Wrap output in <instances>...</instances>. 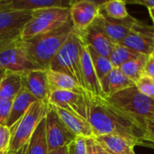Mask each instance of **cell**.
<instances>
[{
  "label": "cell",
  "instance_id": "obj_13",
  "mask_svg": "<svg viewBox=\"0 0 154 154\" xmlns=\"http://www.w3.org/2000/svg\"><path fill=\"white\" fill-rule=\"evenodd\" d=\"M77 33L84 45L91 48L98 54L109 58L116 44L99 27L92 23L85 31Z\"/></svg>",
  "mask_w": 154,
  "mask_h": 154
},
{
  "label": "cell",
  "instance_id": "obj_11",
  "mask_svg": "<svg viewBox=\"0 0 154 154\" xmlns=\"http://www.w3.org/2000/svg\"><path fill=\"white\" fill-rule=\"evenodd\" d=\"M137 22L138 20L132 15H129L123 20H115L106 17L99 11V14L94 21L93 24L99 27L115 44H121L132 27Z\"/></svg>",
  "mask_w": 154,
  "mask_h": 154
},
{
  "label": "cell",
  "instance_id": "obj_19",
  "mask_svg": "<svg viewBox=\"0 0 154 154\" xmlns=\"http://www.w3.org/2000/svg\"><path fill=\"white\" fill-rule=\"evenodd\" d=\"M38 101L29 91L22 89L12 102V109L6 126L12 128L26 114L33 103Z\"/></svg>",
  "mask_w": 154,
  "mask_h": 154
},
{
  "label": "cell",
  "instance_id": "obj_16",
  "mask_svg": "<svg viewBox=\"0 0 154 154\" xmlns=\"http://www.w3.org/2000/svg\"><path fill=\"white\" fill-rule=\"evenodd\" d=\"M32 18V12L0 8V34L22 31Z\"/></svg>",
  "mask_w": 154,
  "mask_h": 154
},
{
  "label": "cell",
  "instance_id": "obj_18",
  "mask_svg": "<svg viewBox=\"0 0 154 154\" xmlns=\"http://www.w3.org/2000/svg\"><path fill=\"white\" fill-rule=\"evenodd\" d=\"M51 106L55 109V111L57 112L62 122L65 124V125L69 128V130L71 131L76 136H82L85 138L95 137L92 128L88 120L79 117L73 114H70L60 107L53 106Z\"/></svg>",
  "mask_w": 154,
  "mask_h": 154
},
{
  "label": "cell",
  "instance_id": "obj_10",
  "mask_svg": "<svg viewBox=\"0 0 154 154\" xmlns=\"http://www.w3.org/2000/svg\"><path fill=\"white\" fill-rule=\"evenodd\" d=\"M85 93L57 90L51 92L49 105L60 107L70 114L87 119V101Z\"/></svg>",
  "mask_w": 154,
  "mask_h": 154
},
{
  "label": "cell",
  "instance_id": "obj_1",
  "mask_svg": "<svg viewBox=\"0 0 154 154\" xmlns=\"http://www.w3.org/2000/svg\"><path fill=\"white\" fill-rule=\"evenodd\" d=\"M87 119L94 136L117 134L143 145L146 137L145 123L117 108L106 98L86 92Z\"/></svg>",
  "mask_w": 154,
  "mask_h": 154
},
{
  "label": "cell",
  "instance_id": "obj_4",
  "mask_svg": "<svg viewBox=\"0 0 154 154\" xmlns=\"http://www.w3.org/2000/svg\"><path fill=\"white\" fill-rule=\"evenodd\" d=\"M106 99L144 123L146 119L154 120V99L140 93L135 86L119 91Z\"/></svg>",
  "mask_w": 154,
  "mask_h": 154
},
{
  "label": "cell",
  "instance_id": "obj_35",
  "mask_svg": "<svg viewBox=\"0 0 154 154\" xmlns=\"http://www.w3.org/2000/svg\"><path fill=\"white\" fill-rule=\"evenodd\" d=\"M87 154H98L95 138H87Z\"/></svg>",
  "mask_w": 154,
  "mask_h": 154
},
{
  "label": "cell",
  "instance_id": "obj_42",
  "mask_svg": "<svg viewBox=\"0 0 154 154\" xmlns=\"http://www.w3.org/2000/svg\"><path fill=\"white\" fill-rule=\"evenodd\" d=\"M0 154H8V151H5V152H1Z\"/></svg>",
  "mask_w": 154,
  "mask_h": 154
},
{
  "label": "cell",
  "instance_id": "obj_39",
  "mask_svg": "<svg viewBox=\"0 0 154 154\" xmlns=\"http://www.w3.org/2000/svg\"><path fill=\"white\" fill-rule=\"evenodd\" d=\"M97 152H98V154H110L108 153L105 149H103L97 143Z\"/></svg>",
  "mask_w": 154,
  "mask_h": 154
},
{
  "label": "cell",
  "instance_id": "obj_7",
  "mask_svg": "<svg viewBox=\"0 0 154 154\" xmlns=\"http://www.w3.org/2000/svg\"><path fill=\"white\" fill-rule=\"evenodd\" d=\"M21 40L0 53V67L5 71L16 73L42 69L29 58Z\"/></svg>",
  "mask_w": 154,
  "mask_h": 154
},
{
  "label": "cell",
  "instance_id": "obj_15",
  "mask_svg": "<svg viewBox=\"0 0 154 154\" xmlns=\"http://www.w3.org/2000/svg\"><path fill=\"white\" fill-rule=\"evenodd\" d=\"M81 70L85 86V91L92 96L105 98L88 47L84 44L81 50Z\"/></svg>",
  "mask_w": 154,
  "mask_h": 154
},
{
  "label": "cell",
  "instance_id": "obj_24",
  "mask_svg": "<svg viewBox=\"0 0 154 154\" xmlns=\"http://www.w3.org/2000/svg\"><path fill=\"white\" fill-rule=\"evenodd\" d=\"M88 50L89 55L91 57L93 66H94L96 74L97 76V79H98V81L100 83L101 89H102V87L105 84V82L107 79V76L109 75L111 70L114 69V67H113L109 58L104 57V56L98 54L97 52H96L94 50H92L89 47H88Z\"/></svg>",
  "mask_w": 154,
  "mask_h": 154
},
{
  "label": "cell",
  "instance_id": "obj_32",
  "mask_svg": "<svg viewBox=\"0 0 154 154\" xmlns=\"http://www.w3.org/2000/svg\"><path fill=\"white\" fill-rule=\"evenodd\" d=\"M12 132L6 125H0V152L8 151L11 142Z\"/></svg>",
  "mask_w": 154,
  "mask_h": 154
},
{
  "label": "cell",
  "instance_id": "obj_17",
  "mask_svg": "<svg viewBox=\"0 0 154 154\" xmlns=\"http://www.w3.org/2000/svg\"><path fill=\"white\" fill-rule=\"evenodd\" d=\"M94 138L110 154H134V147L138 145L133 140L117 134H106Z\"/></svg>",
  "mask_w": 154,
  "mask_h": 154
},
{
  "label": "cell",
  "instance_id": "obj_2",
  "mask_svg": "<svg viewBox=\"0 0 154 154\" xmlns=\"http://www.w3.org/2000/svg\"><path fill=\"white\" fill-rule=\"evenodd\" d=\"M73 31V24L69 20L53 31L28 40H21V43L29 58L42 69L48 70L52 59Z\"/></svg>",
  "mask_w": 154,
  "mask_h": 154
},
{
  "label": "cell",
  "instance_id": "obj_12",
  "mask_svg": "<svg viewBox=\"0 0 154 154\" xmlns=\"http://www.w3.org/2000/svg\"><path fill=\"white\" fill-rule=\"evenodd\" d=\"M23 88L29 91L38 101L49 104L51 91L48 85L47 70L34 69L21 73Z\"/></svg>",
  "mask_w": 154,
  "mask_h": 154
},
{
  "label": "cell",
  "instance_id": "obj_33",
  "mask_svg": "<svg viewBox=\"0 0 154 154\" xmlns=\"http://www.w3.org/2000/svg\"><path fill=\"white\" fill-rule=\"evenodd\" d=\"M145 130H146L145 142L152 143L154 144V120H150V119L145 120Z\"/></svg>",
  "mask_w": 154,
  "mask_h": 154
},
{
  "label": "cell",
  "instance_id": "obj_36",
  "mask_svg": "<svg viewBox=\"0 0 154 154\" xmlns=\"http://www.w3.org/2000/svg\"><path fill=\"white\" fill-rule=\"evenodd\" d=\"M128 3L144 5L147 8H154V0H133V1H129Z\"/></svg>",
  "mask_w": 154,
  "mask_h": 154
},
{
  "label": "cell",
  "instance_id": "obj_31",
  "mask_svg": "<svg viewBox=\"0 0 154 154\" xmlns=\"http://www.w3.org/2000/svg\"><path fill=\"white\" fill-rule=\"evenodd\" d=\"M12 102V100L0 98V125H6L11 114Z\"/></svg>",
  "mask_w": 154,
  "mask_h": 154
},
{
  "label": "cell",
  "instance_id": "obj_20",
  "mask_svg": "<svg viewBox=\"0 0 154 154\" xmlns=\"http://www.w3.org/2000/svg\"><path fill=\"white\" fill-rule=\"evenodd\" d=\"M134 86H135V84L125 75H124L119 68H114L107 76V79L102 87V92L104 97L107 98L119 91Z\"/></svg>",
  "mask_w": 154,
  "mask_h": 154
},
{
  "label": "cell",
  "instance_id": "obj_14",
  "mask_svg": "<svg viewBox=\"0 0 154 154\" xmlns=\"http://www.w3.org/2000/svg\"><path fill=\"white\" fill-rule=\"evenodd\" d=\"M70 3L68 0H4L0 1V8L32 12L49 7L69 8Z\"/></svg>",
  "mask_w": 154,
  "mask_h": 154
},
{
  "label": "cell",
  "instance_id": "obj_29",
  "mask_svg": "<svg viewBox=\"0 0 154 154\" xmlns=\"http://www.w3.org/2000/svg\"><path fill=\"white\" fill-rule=\"evenodd\" d=\"M22 31H14L0 34V53L21 40Z\"/></svg>",
  "mask_w": 154,
  "mask_h": 154
},
{
  "label": "cell",
  "instance_id": "obj_30",
  "mask_svg": "<svg viewBox=\"0 0 154 154\" xmlns=\"http://www.w3.org/2000/svg\"><path fill=\"white\" fill-rule=\"evenodd\" d=\"M69 154H87V138L77 136L68 146Z\"/></svg>",
  "mask_w": 154,
  "mask_h": 154
},
{
  "label": "cell",
  "instance_id": "obj_43",
  "mask_svg": "<svg viewBox=\"0 0 154 154\" xmlns=\"http://www.w3.org/2000/svg\"><path fill=\"white\" fill-rule=\"evenodd\" d=\"M152 56H153V57H154V51H153V52H152Z\"/></svg>",
  "mask_w": 154,
  "mask_h": 154
},
{
  "label": "cell",
  "instance_id": "obj_9",
  "mask_svg": "<svg viewBox=\"0 0 154 154\" xmlns=\"http://www.w3.org/2000/svg\"><path fill=\"white\" fill-rule=\"evenodd\" d=\"M100 4L101 2L90 0L71 1L69 6L70 20L76 32L85 31L94 23L99 14Z\"/></svg>",
  "mask_w": 154,
  "mask_h": 154
},
{
  "label": "cell",
  "instance_id": "obj_27",
  "mask_svg": "<svg viewBox=\"0 0 154 154\" xmlns=\"http://www.w3.org/2000/svg\"><path fill=\"white\" fill-rule=\"evenodd\" d=\"M141 54L126 48L122 44H116L109 56V60L114 68H120L123 64L137 58Z\"/></svg>",
  "mask_w": 154,
  "mask_h": 154
},
{
  "label": "cell",
  "instance_id": "obj_21",
  "mask_svg": "<svg viewBox=\"0 0 154 154\" xmlns=\"http://www.w3.org/2000/svg\"><path fill=\"white\" fill-rule=\"evenodd\" d=\"M47 79L48 85L51 92L57 90L72 91L77 93H85L86 91L79 87V85L69 76L53 71L51 69L47 70Z\"/></svg>",
  "mask_w": 154,
  "mask_h": 154
},
{
  "label": "cell",
  "instance_id": "obj_38",
  "mask_svg": "<svg viewBox=\"0 0 154 154\" xmlns=\"http://www.w3.org/2000/svg\"><path fill=\"white\" fill-rule=\"evenodd\" d=\"M14 154H28V143L23 146V148H21L18 152H16Z\"/></svg>",
  "mask_w": 154,
  "mask_h": 154
},
{
  "label": "cell",
  "instance_id": "obj_23",
  "mask_svg": "<svg viewBox=\"0 0 154 154\" xmlns=\"http://www.w3.org/2000/svg\"><path fill=\"white\" fill-rule=\"evenodd\" d=\"M45 118L39 124L28 143V154H48Z\"/></svg>",
  "mask_w": 154,
  "mask_h": 154
},
{
  "label": "cell",
  "instance_id": "obj_37",
  "mask_svg": "<svg viewBox=\"0 0 154 154\" xmlns=\"http://www.w3.org/2000/svg\"><path fill=\"white\" fill-rule=\"evenodd\" d=\"M48 154H69V153H68V150H67V146H66V147H62V148H60V149H57V150H54V151L49 152V153Z\"/></svg>",
  "mask_w": 154,
  "mask_h": 154
},
{
  "label": "cell",
  "instance_id": "obj_8",
  "mask_svg": "<svg viewBox=\"0 0 154 154\" xmlns=\"http://www.w3.org/2000/svg\"><path fill=\"white\" fill-rule=\"evenodd\" d=\"M143 55L151 56L154 51V28L138 20L121 43Z\"/></svg>",
  "mask_w": 154,
  "mask_h": 154
},
{
  "label": "cell",
  "instance_id": "obj_28",
  "mask_svg": "<svg viewBox=\"0 0 154 154\" xmlns=\"http://www.w3.org/2000/svg\"><path fill=\"white\" fill-rule=\"evenodd\" d=\"M137 90L143 95L154 99V79L143 75L135 83Z\"/></svg>",
  "mask_w": 154,
  "mask_h": 154
},
{
  "label": "cell",
  "instance_id": "obj_34",
  "mask_svg": "<svg viewBox=\"0 0 154 154\" xmlns=\"http://www.w3.org/2000/svg\"><path fill=\"white\" fill-rule=\"evenodd\" d=\"M144 75L154 79V57L152 55L149 56L144 68Z\"/></svg>",
  "mask_w": 154,
  "mask_h": 154
},
{
  "label": "cell",
  "instance_id": "obj_44",
  "mask_svg": "<svg viewBox=\"0 0 154 154\" xmlns=\"http://www.w3.org/2000/svg\"><path fill=\"white\" fill-rule=\"evenodd\" d=\"M134 154H135V153H134Z\"/></svg>",
  "mask_w": 154,
  "mask_h": 154
},
{
  "label": "cell",
  "instance_id": "obj_3",
  "mask_svg": "<svg viewBox=\"0 0 154 154\" xmlns=\"http://www.w3.org/2000/svg\"><path fill=\"white\" fill-rule=\"evenodd\" d=\"M82 46L83 42L79 34L73 31L52 59L49 69L69 76L85 90L81 70Z\"/></svg>",
  "mask_w": 154,
  "mask_h": 154
},
{
  "label": "cell",
  "instance_id": "obj_6",
  "mask_svg": "<svg viewBox=\"0 0 154 154\" xmlns=\"http://www.w3.org/2000/svg\"><path fill=\"white\" fill-rule=\"evenodd\" d=\"M45 131L49 152L68 146L77 137L69 130L51 105H48L45 116Z\"/></svg>",
  "mask_w": 154,
  "mask_h": 154
},
{
  "label": "cell",
  "instance_id": "obj_26",
  "mask_svg": "<svg viewBox=\"0 0 154 154\" xmlns=\"http://www.w3.org/2000/svg\"><path fill=\"white\" fill-rule=\"evenodd\" d=\"M100 13L106 17L115 20H123L130 15L126 8V2L124 0H110L101 2Z\"/></svg>",
  "mask_w": 154,
  "mask_h": 154
},
{
  "label": "cell",
  "instance_id": "obj_5",
  "mask_svg": "<svg viewBox=\"0 0 154 154\" xmlns=\"http://www.w3.org/2000/svg\"><path fill=\"white\" fill-rule=\"evenodd\" d=\"M48 105L49 104L36 101L32 105L20 121L10 128L12 136L8 154H14L29 143L37 126L45 118L48 111Z\"/></svg>",
  "mask_w": 154,
  "mask_h": 154
},
{
  "label": "cell",
  "instance_id": "obj_25",
  "mask_svg": "<svg viewBox=\"0 0 154 154\" xmlns=\"http://www.w3.org/2000/svg\"><path fill=\"white\" fill-rule=\"evenodd\" d=\"M148 58L149 56L141 54L137 58L123 64L119 69L124 75H125L130 80H132L135 84L136 81L142 76L144 75V68Z\"/></svg>",
  "mask_w": 154,
  "mask_h": 154
},
{
  "label": "cell",
  "instance_id": "obj_40",
  "mask_svg": "<svg viewBox=\"0 0 154 154\" xmlns=\"http://www.w3.org/2000/svg\"><path fill=\"white\" fill-rule=\"evenodd\" d=\"M5 72H6V71H5V69H3L0 67V85H1V82H2V80H3L5 75Z\"/></svg>",
  "mask_w": 154,
  "mask_h": 154
},
{
  "label": "cell",
  "instance_id": "obj_41",
  "mask_svg": "<svg viewBox=\"0 0 154 154\" xmlns=\"http://www.w3.org/2000/svg\"><path fill=\"white\" fill-rule=\"evenodd\" d=\"M148 11H149V14H150V16L153 22V28H154V8H148Z\"/></svg>",
  "mask_w": 154,
  "mask_h": 154
},
{
  "label": "cell",
  "instance_id": "obj_22",
  "mask_svg": "<svg viewBox=\"0 0 154 154\" xmlns=\"http://www.w3.org/2000/svg\"><path fill=\"white\" fill-rule=\"evenodd\" d=\"M22 89L21 73L6 71L0 85V98L13 101Z\"/></svg>",
  "mask_w": 154,
  "mask_h": 154
}]
</instances>
